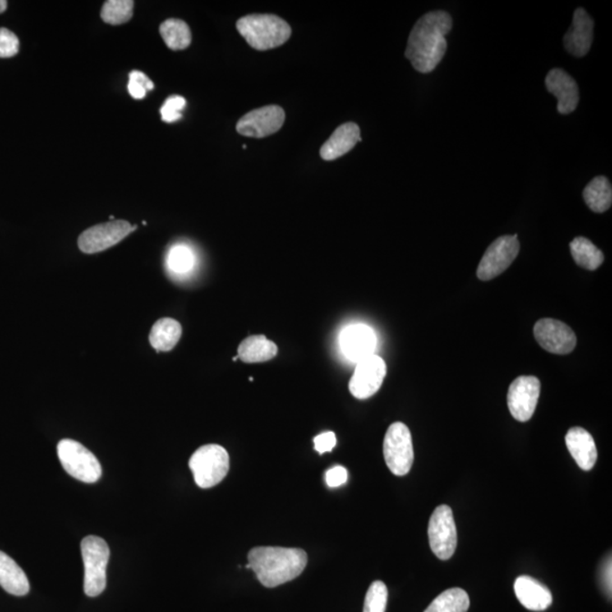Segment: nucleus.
Wrapping results in <instances>:
<instances>
[{"mask_svg":"<svg viewBox=\"0 0 612 612\" xmlns=\"http://www.w3.org/2000/svg\"><path fill=\"white\" fill-rule=\"evenodd\" d=\"M452 27V17L443 11L426 13L416 23L405 56L417 72L426 75L439 65L447 52L446 35Z\"/></svg>","mask_w":612,"mask_h":612,"instance_id":"nucleus-1","label":"nucleus"},{"mask_svg":"<svg viewBox=\"0 0 612 612\" xmlns=\"http://www.w3.org/2000/svg\"><path fill=\"white\" fill-rule=\"evenodd\" d=\"M247 559L262 586L270 588L300 577L307 565L306 552L297 547H256Z\"/></svg>","mask_w":612,"mask_h":612,"instance_id":"nucleus-2","label":"nucleus"},{"mask_svg":"<svg viewBox=\"0 0 612 612\" xmlns=\"http://www.w3.org/2000/svg\"><path fill=\"white\" fill-rule=\"evenodd\" d=\"M236 27L246 43L261 52L279 47L292 35L288 23L273 14H251L239 18Z\"/></svg>","mask_w":612,"mask_h":612,"instance_id":"nucleus-3","label":"nucleus"},{"mask_svg":"<svg viewBox=\"0 0 612 612\" xmlns=\"http://www.w3.org/2000/svg\"><path fill=\"white\" fill-rule=\"evenodd\" d=\"M83 563H85V592L87 597H95L107 586L105 568L110 557L107 542L99 537L89 536L81 543Z\"/></svg>","mask_w":612,"mask_h":612,"instance_id":"nucleus-4","label":"nucleus"},{"mask_svg":"<svg viewBox=\"0 0 612 612\" xmlns=\"http://www.w3.org/2000/svg\"><path fill=\"white\" fill-rule=\"evenodd\" d=\"M188 465L196 486L201 489H209L226 477L229 471V455L222 446L206 445L192 455Z\"/></svg>","mask_w":612,"mask_h":612,"instance_id":"nucleus-5","label":"nucleus"},{"mask_svg":"<svg viewBox=\"0 0 612 612\" xmlns=\"http://www.w3.org/2000/svg\"><path fill=\"white\" fill-rule=\"evenodd\" d=\"M62 467L78 481L95 483L99 480L103 468L99 460L89 449L72 439H63L57 446Z\"/></svg>","mask_w":612,"mask_h":612,"instance_id":"nucleus-6","label":"nucleus"},{"mask_svg":"<svg viewBox=\"0 0 612 612\" xmlns=\"http://www.w3.org/2000/svg\"><path fill=\"white\" fill-rule=\"evenodd\" d=\"M384 456L390 472L404 477L411 471L414 448L411 431L402 422L393 423L384 440Z\"/></svg>","mask_w":612,"mask_h":612,"instance_id":"nucleus-7","label":"nucleus"},{"mask_svg":"<svg viewBox=\"0 0 612 612\" xmlns=\"http://www.w3.org/2000/svg\"><path fill=\"white\" fill-rule=\"evenodd\" d=\"M427 535L431 550L440 560L452 558L457 547V530L453 510L449 506L441 505L435 509Z\"/></svg>","mask_w":612,"mask_h":612,"instance_id":"nucleus-8","label":"nucleus"},{"mask_svg":"<svg viewBox=\"0 0 612 612\" xmlns=\"http://www.w3.org/2000/svg\"><path fill=\"white\" fill-rule=\"evenodd\" d=\"M519 253L517 235H506L497 238L483 256L477 268V277L487 282L504 273L517 259Z\"/></svg>","mask_w":612,"mask_h":612,"instance_id":"nucleus-9","label":"nucleus"},{"mask_svg":"<svg viewBox=\"0 0 612 612\" xmlns=\"http://www.w3.org/2000/svg\"><path fill=\"white\" fill-rule=\"evenodd\" d=\"M136 228L137 226H132L126 220H113L95 225L80 235L78 247L86 255H95L116 246Z\"/></svg>","mask_w":612,"mask_h":612,"instance_id":"nucleus-10","label":"nucleus"},{"mask_svg":"<svg viewBox=\"0 0 612 612\" xmlns=\"http://www.w3.org/2000/svg\"><path fill=\"white\" fill-rule=\"evenodd\" d=\"M541 383L537 376H522L510 385L507 404L515 420L527 422L536 412Z\"/></svg>","mask_w":612,"mask_h":612,"instance_id":"nucleus-11","label":"nucleus"},{"mask_svg":"<svg viewBox=\"0 0 612 612\" xmlns=\"http://www.w3.org/2000/svg\"><path fill=\"white\" fill-rule=\"evenodd\" d=\"M285 116L286 115L279 105H266L244 115L237 123L236 131L243 136L261 139L278 132L284 125Z\"/></svg>","mask_w":612,"mask_h":612,"instance_id":"nucleus-12","label":"nucleus"},{"mask_svg":"<svg viewBox=\"0 0 612 612\" xmlns=\"http://www.w3.org/2000/svg\"><path fill=\"white\" fill-rule=\"evenodd\" d=\"M386 375L385 361L374 354L357 363L356 369L349 381V391L357 399L370 398L378 393Z\"/></svg>","mask_w":612,"mask_h":612,"instance_id":"nucleus-13","label":"nucleus"},{"mask_svg":"<svg viewBox=\"0 0 612 612\" xmlns=\"http://www.w3.org/2000/svg\"><path fill=\"white\" fill-rule=\"evenodd\" d=\"M535 337L545 351L565 356L577 346V336L564 322L555 319L538 320L535 326Z\"/></svg>","mask_w":612,"mask_h":612,"instance_id":"nucleus-14","label":"nucleus"},{"mask_svg":"<svg viewBox=\"0 0 612 612\" xmlns=\"http://www.w3.org/2000/svg\"><path fill=\"white\" fill-rule=\"evenodd\" d=\"M340 345L345 356L358 363L374 356L376 346L375 331L366 325L349 326L340 336Z\"/></svg>","mask_w":612,"mask_h":612,"instance_id":"nucleus-15","label":"nucleus"},{"mask_svg":"<svg viewBox=\"0 0 612 612\" xmlns=\"http://www.w3.org/2000/svg\"><path fill=\"white\" fill-rule=\"evenodd\" d=\"M595 22L586 9L575 11L572 26L564 36L565 48L573 56L583 57L590 52Z\"/></svg>","mask_w":612,"mask_h":612,"instance_id":"nucleus-16","label":"nucleus"},{"mask_svg":"<svg viewBox=\"0 0 612 612\" xmlns=\"http://www.w3.org/2000/svg\"><path fill=\"white\" fill-rule=\"evenodd\" d=\"M547 91L558 99L557 109L563 115L573 113L577 108L579 91L574 78L560 68H554L546 77Z\"/></svg>","mask_w":612,"mask_h":612,"instance_id":"nucleus-17","label":"nucleus"},{"mask_svg":"<svg viewBox=\"0 0 612 612\" xmlns=\"http://www.w3.org/2000/svg\"><path fill=\"white\" fill-rule=\"evenodd\" d=\"M566 446L583 471H591L597 459L596 441L583 427H572L566 435Z\"/></svg>","mask_w":612,"mask_h":612,"instance_id":"nucleus-18","label":"nucleus"},{"mask_svg":"<svg viewBox=\"0 0 612 612\" xmlns=\"http://www.w3.org/2000/svg\"><path fill=\"white\" fill-rule=\"evenodd\" d=\"M362 141L361 130L356 123H345L336 130L321 146V158L326 161L338 159Z\"/></svg>","mask_w":612,"mask_h":612,"instance_id":"nucleus-19","label":"nucleus"},{"mask_svg":"<svg viewBox=\"0 0 612 612\" xmlns=\"http://www.w3.org/2000/svg\"><path fill=\"white\" fill-rule=\"evenodd\" d=\"M514 590L518 601L528 610L545 611L552 605L549 588L527 575L515 581Z\"/></svg>","mask_w":612,"mask_h":612,"instance_id":"nucleus-20","label":"nucleus"},{"mask_svg":"<svg viewBox=\"0 0 612 612\" xmlns=\"http://www.w3.org/2000/svg\"><path fill=\"white\" fill-rule=\"evenodd\" d=\"M0 587L9 595L23 597L30 591L29 579L11 557L0 551Z\"/></svg>","mask_w":612,"mask_h":612,"instance_id":"nucleus-21","label":"nucleus"},{"mask_svg":"<svg viewBox=\"0 0 612 612\" xmlns=\"http://www.w3.org/2000/svg\"><path fill=\"white\" fill-rule=\"evenodd\" d=\"M278 347L264 335L250 336L244 339L237 349V357L246 363H262L273 360Z\"/></svg>","mask_w":612,"mask_h":612,"instance_id":"nucleus-22","label":"nucleus"},{"mask_svg":"<svg viewBox=\"0 0 612 612\" xmlns=\"http://www.w3.org/2000/svg\"><path fill=\"white\" fill-rule=\"evenodd\" d=\"M182 336V326L178 321L163 317L156 322L150 331L151 346L156 352H169L176 346Z\"/></svg>","mask_w":612,"mask_h":612,"instance_id":"nucleus-23","label":"nucleus"},{"mask_svg":"<svg viewBox=\"0 0 612 612\" xmlns=\"http://www.w3.org/2000/svg\"><path fill=\"white\" fill-rule=\"evenodd\" d=\"M584 201L593 213L602 214L610 209L612 187L608 178L597 176L587 184L583 192Z\"/></svg>","mask_w":612,"mask_h":612,"instance_id":"nucleus-24","label":"nucleus"},{"mask_svg":"<svg viewBox=\"0 0 612 612\" xmlns=\"http://www.w3.org/2000/svg\"><path fill=\"white\" fill-rule=\"evenodd\" d=\"M570 253L579 266L587 270H597L604 264V253L586 237H577L570 242Z\"/></svg>","mask_w":612,"mask_h":612,"instance_id":"nucleus-25","label":"nucleus"},{"mask_svg":"<svg viewBox=\"0 0 612 612\" xmlns=\"http://www.w3.org/2000/svg\"><path fill=\"white\" fill-rule=\"evenodd\" d=\"M159 31L169 49L184 50L191 45L190 26L182 20L169 18V20L161 23Z\"/></svg>","mask_w":612,"mask_h":612,"instance_id":"nucleus-26","label":"nucleus"},{"mask_svg":"<svg viewBox=\"0 0 612 612\" xmlns=\"http://www.w3.org/2000/svg\"><path fill=\"white\" fill-rule=\"evenodd\" d=\"M469 597L463 588L454 587L441 593L425 612H467Z\"/></svg>","mask_w":612,"mask_h":612,"instance_id":"nucleus-27","label":"nucleus"},{"mask_svg":"<svg viewBox=\"0 0 612 612\" xmlns=\"http://www.w3.org/2000/svg\"><path fill=\"white\" fill-rule=\"evenodd\" d=\"M135 2L132 0H108L101 9V18L110 25H121L133 17Z\"/></svg>","mask_w":612,"mask_h":612,"instance_id":"nucleus-28","label":"nucleus"},{"mask_svg":"<svg viewBox=\"0 0 612 612\" xmlns=\"http://www.w3.org/2000/svg\"><path fill=\"white\" fill-rule=\"evenodd\" d=\"M196 266L195 253L190 247L178 244L170 248L167 256V266L172 273L186 275L190 273Z\"/></svg>","mask_w":612,"mask_h":612,"instance_id":"nucleus-29","label":"nucleus"},{"mask_svg":"<svg viewBox=\"0 0 612 612\" xmlns=\"http://www.w3.org/2000/svg\"><path fill=\"white\" fill-rule=\"evenodd\" d=\"M388 602V588L381 581L371 584L366 592L363 612H385Z\"/></svg>","mask_w":612,"mask_h":612,"instance_id":"nucleus-30","label":"nucleus"},{"mask_svg":"<svg viewBox=\"0 0 612 612\" xmlns=\"http://www.w3.org/2000/svg\"><path fill=\"white\" fill-rule=\"evenodd\" d=\"M127 87L132 98L140 100L145 98L146 92L154 90L155 85L145 73L133 71Z\"/></svg>","mask_w":612,"mask_h":612,"instance_id":"nucleus-31","label":"nucleus"},{"mask_svg":"<svg viewBox=\"0 0 612 612\" xmlns=\"http://www.w3.org/2000/svg\"><path fill=\"white\" fill-rule=\"evenodd\" d=\"M186 100L181 95L169 96L160 109L161 118L166 123H174L182 118V110L186 108Z\"/></svg>","mask_w":612,"mask_h":612,"instance_id":"nucleus-32","label":"nucleus"},{"mask_svg":"<svg viewBox=\"0 0 612 612\" xmlns=\"http://www.w3.org/2000/svg\"><path fill=\"white\" fill-rule=\"evenodd\" d=\"M20 50V40L14 32L6 27H0V58L16 56Z\"/></svg>","mask_w":612,"mask_h":612,"instance_id":"nucleus-33","label":"nucleus"},{"mask_svg":"<svg viewBox=\"0 0 612 612\" xmlns=\"http://www.w3.org/2000/svg\"><path fill=\"white\" fill-rule=\"evenodd\" d=\"M348 474L346 468L335 467L326 473V483L329 487H338L347 482Z\"/></svg>","mask_w":612,"mask_h":612,"instance_id":"nucleus-34","label":"nucleus"},{"mask_svg":"<svg viewBox=\"0 0 612 612\" xmlns=\"http://www.w3.org/2000/svg\"><path fill=\"white\" fill-rule=\"evenodd\" d=\"M336 444H337V439H336L334 432L331 431L324 432L315 438V448L320 455L331 452Z\"/></svg>","mask_w":612,"mask_h":612,"instance_id":"nucleus-35","label":"nucleus"},{"mask_svg":"<svg viewBox=\"0 0 612 612\" xmlns=\"http://www.w3.org/2000/svg\"><path fill=\"white\" fill-rule=\"evenodd\" d=\"M604 579H605V586L607 588H609V592H611V561L609 560V563H607L605 566V573H604Z\"/></svg>","mask_w":612,"mask_h":612,"instance_id":"nucleus-36","label":"nucleus"},{"mask_svg":"<svg viewBox=\"0 0 612 612\" xmlns=\"http://www.w3.org/2000/svg\"><path fill=\"white\" fill-rule=\"evenodd\" d=\"M7 9L6 0H0V14L4 13Z\"/></svg>","mask_w":612,"mask_h":612,"instance_id":"nucleus-37","label":"nucleus"}]
</instances>
